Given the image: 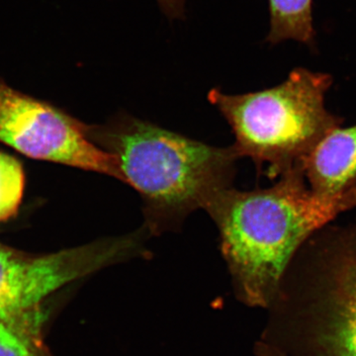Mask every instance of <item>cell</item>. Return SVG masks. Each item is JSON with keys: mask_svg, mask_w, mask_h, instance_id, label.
Masks as SVG:
<instances>
[{"mask_svg": "<svg viewBox=\"0 0 356 356\" xmlns=\"http://www.w3.org/2000/svg\"><path fill=\"white\" fill-rule=\"evenodd\" d=\"M356 207V193L341 198L316 195L301 168L270 187L225 189L208 206L220 234L236 298L266 310L295 255L316 232Z\"/></svg>", "mask_w": 356, "mask_h": 356, "instance_id": "obj_1", "label": "cell"}, {"mask_svg": "<svg viewBox=\"0 0 356 356\" xmlns=\"http://www.w3.org/2000/svg\"><path fill=\"white\" fill-rule=\"evenodd\" d=\"M89 135L116 156L126 184L139 192L153 235L179 228L233 186L240 159L233 146H211L125 113L89 126Z\"/></svg>", "mask_w": 356, "mask_h": 356, "instance_id": "obj_2", "label": "cell"}, {"mask_svg": "<svg viewBox=\"0 0 356 356\" xmlns=\"http://www.w3.org/2000/svg\"><path fill=\"white\" fill-rule=\"evenodd\" d=\"M259 341L284 356H356V225H327L281 281Z\"/></svg>", "mask_w": 356, "mask_h": 356, "instance_id": "obj_3", "label": "cell"}, {"mask_svg": "<svg viewBox=\"0 0 356 356\" xmlns=\"http://www.w3.org/2000/svg\"><path fill=\"white\" fill-rule=\"evenodd\" d=\"M332 77L297 67L274 88L227 95L213 88L211 104L222 115L235 136L238 158L254 161L259 175L277 179L304 161L327 134L344 119L325 107Z\"/></svg>", "mask_w": 356, "mask_h": 356, "instance_id": "obj_4", "label": "cell"}, {"mask_svg": "<svg viewBox=\"0 0 356 356\" xmlns=\"http://www.w3.org/2000/svg\"><path fill=\"white\" fill-rule=\"evenodd\" d=\"M147 229L100 238L54 254L31 257L0 243V322L13 327L37 348L42 341L41 306L58 289L107 267L149 257Z\"/></svg>", "mask_w": 356, "mask_h": 356, "instance_id": "obj_5", "label": "cell"}, {"mask_svg": "<svg viewBox=\"0 0 356 356\" xmlns=\"http://www.w3.org/2000/svg\"><path fill=\"white\" fill-rule=\"evenodd\" d=\"M0 142L29 158L99 173L126 184L116 156L91 140L89 125L0 79Z\"/></svg>", "mask_w": 356, "mask_h": 356, "instance_id": "obj_6", "label": "cell"}, {"mask_svg": "<svg viewBox=\"0 0 356 356\" xmlns=\"http://www.w3.org/2000/svg\"><path fill=\"white\" fill-rule=\"evenodd\" d=\"M316 195L341 198L356 193V125L339 127L318 143L302 166Z\"/></svg>", "mask_w": 356, "mask_h": 356, "instance_id": "obj_7", "label": "cell"}, {"mask_svg": "<svg viewBox=\"0 0 356 356\" xmlns=\"http://www.w3.org/2000/svg\"><path fill=\"white\" fill-rule=\"evenodd\" d=\"M312 2L313 0H268L270 28L267 41L278 44L294 40L312 46L315 42Z\"/></svg>", "mask_w": 356, "mask_h": 356, "instance_id": "obj_8", "label": "cell"}, {"mask_svg": "<svg viewBox=\"0 0 356 356\" xmlns=\"http://www.w3.org/2000/svg\"><path fill=\"white\" fill-rule=\"evenodd\" d=\"M25 188L22 165L0 152V222L10 219L17 213Z\"/></svg>", "mask_w": 356, "mask_h": 356, "instance_id": "obj_9", "label": "cell"}, {"mask_svg": "<svg viewBox=\"0 0 356 356\" xmlns=\"http://www.w3.org/2000/svg\"><path fill=\"white\" fill-rule=\"evenodd\" d=\"M0 356H47L29 339L0 322Z\"/></svg>", "mask_w": 356, "mask_h": 356, "instance_id": "obj_10", "label": "cell"}, {"mask_svg": "<svg viewBox=\"0 0 356 356\" xmlns=\"http://www.w3.org/2000/svg\"><path fill=\"white\" fill-rule=\"evenodd\" d=\"M158 2L161 10L170 19H177L184 15L186 0H158Z\"/></svg>", "mask_w": 356, "mask_h": 356, "instance_id": "obj_11", "label": "cell"}, {"mask_svg": "<svg viewBox=\"0 0 356 356\" xmlns=\"http://www.w3.org/2000/svg\"><path fill=\"white\" fill-rule=\"evenodd\" d=\"M254 353L255 356H284L261 341L254 343Z\"/></svg>", "mask_w": 356, "mask_h": 356, "instance_id": "obj_12", "label": "cell"}]
</instances>
